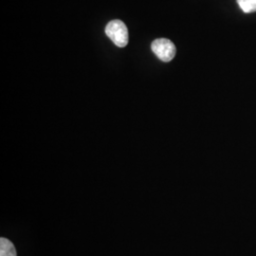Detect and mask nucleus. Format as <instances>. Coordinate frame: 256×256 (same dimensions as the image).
I'll list each match as a JSON object with an SVG mask.
<instances>
[{
  "mask_svg": "<svg viewBox=\"0 0 256 256\" xmlns=\"http://www.w3.org/2000/svg\"><path fill=\"white\" fill-rule=\"evenodd\" d=\"M106 34L112 42L119 48H124L128 44V30L126 24L119 19L112 20L106 27Z\"/></svg>",
  "mask_w": 256,
  "mask_h": 256,
  "instance_id": "f257e3e1",
  "label": "nucleus"
},
{
  "mask_svg": "<svg viewBox=\"0 0 256 256\" xmlns=\"http://www.w3.org/2000/svg\"><path fill=\"white\" fill-rule=\"evenodd\" d=\"M151 48L156 56L164 62L172 61L176 52L174 43L166 38L156 39L151 45Z\"/></svg>",
  "mask_w": 256,
  "mask_h": 256,
  "instance_id": "f03ea898",
  "label": "nucleus"
},
{
  "mask_svg": "<svg viewBox=\"0 0 256 256\" xmlns=\"http://www.w3.org/2000/svg\"><path fill=\"white\" fill-rule=\"evenodd\" d=\"M0 256H18L14 245L7 238L0 239Z\"/></svg>",
  "mask_w": 256,
  "mask_h": 256,
  "instance_id": "7ed1b4c3",
  "label": "nucleus"
},
{
  "mask_svg": "<svg viewBox=\"0 0 256 256\" xmlns=\"http://www.w3.org/2000/svg\"><path fill=\"white\" fill-rule=\"evenodd\" d=\"M238 3L245 14L256 12V0H238Z\"/></svg>",
  "mask_w": 256,
  "mask_h": 256,
  "instance_id": "20e7f679",
  "label": "nucleus"
}]
</instances>
